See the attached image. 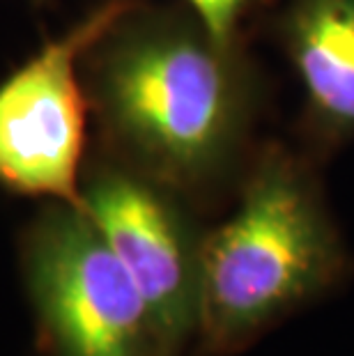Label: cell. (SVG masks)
Instances as JSON below:
<instances>
[{"label": "cell", "instance_id": "1", "mask_svg": "<svg viewBox=\"0 0 354 356\" xmlns=\"http://www.w3.org/2000/svg\"><path fill=\"white\" fill-rule=\"evenodd\" d=\"M111 159L186 202L221 188L255 115L244 47H221L191 10L134 7L81 60Z\"/></svg>", "mask_w": 354, "mask_h": 356}, {"label": "cell", "instance_id": "2", "mask_svg": "<svg viewBox=\"0 0 354 356\" xmlns=\"http://www.w3.org/2000/svg\"><path fill=\"white\" fill-rule=\"evenodd\" d=\"M352 271L313 168L283 145L248 165L237 207L202 237L193 356H237Z\"/></svg>", "mask_w": 354, "mask_h": 356}, {"label": "cell", "instance_id": "3", "mask_svg": "<svg viewBox=\"0 0 354 356\" xmlns=\"http://www.w3.org/2000/svg\"><path fill=\"white\" fill-rule=\"evenodd\" d=\"M19 255L44 356H166L138 287L83 209L49 202Z\"/></svg>", "mask_w": 354, "mask_h": 356}, {"label": "cell", "instance_id": "4", "mask_svg": "<svg viewBox=\"0 0 354 356\" xmlns=\"http://www.w3.org/2000/svg\"><path fill=\"white\" fill-rule=\"evenodd\" d=\"M143 0H104L0 83V186L83 209L81 161L90 111L81 60Z\"/></svg>", "mask_w": 354, "mask_h": 356}, {"label": "cell", "instance_id": "5", "mask_svg": "<svg viewBox=\"0 0 354 356\" xmlns=\"http://www.w3.org/2000/svg\"><path fill=\"white\" fill-rule=\"evenodd\" d=\"M81 195L83 211L138 287L166 356H182L198 329L205 237L189 202L113 159L90 165Z\"/></svg>", "mask_w": 354, "mask_h": 356}, {"label": "cell", "instance_id": "6", "mask_svg": "<svg viewBox=\"0 0 354 356\" xmlns=\"http://www.w3.org/2000/svg\"><path fill=\"white\" fill-rule=\"evenodd\" d=\"M278 40L304 90L306 131L320 147L354 140V0H285Z\"/></svg>", "mask_w": 354, "mask_h": 356}, {"label": "cell", "instance_id": "7", "mask_svg": "<svg viewBox=\"0 0 354 356\" xmlns=\"http://www.w3.org/2000/svg\"><path fill=\"white\" fill-rule=\"evenodd\" d=\"M195 19L221 47H244L246 26L272 0H184Z\"/></svg>", "mask_w": 354, "mask_h": 356}, {"label": "cell", "instance_id": "8", "mask_svg": "<svg viewBox=\"0 0 354 356\" xmlns=\"http://www.w3.org/2000/svg\"><path fill=\"white\" fill-rule=\"evenodd\" d=\"M33 3H42V0H33Z\"/></svg>", "mask_w": 354, "mask_h": 356}]
</instances>
